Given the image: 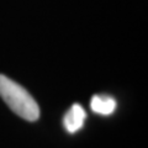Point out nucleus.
Here are the masks:
<instances>
[{
	"instance_id": "f03ea898",
	"label": "nucleus",
	"mask_w": 148,
	"mask_h": 148,
	"mask_svg": "<svg viewBox=\"0 0 148 148\" xmlns=\"http://www.w3.org/2000/svg\"><path fill=\"white\" fill-rule=\"evenodd\" d=\"M86 117V114L84 109L82 108L79 104H74L71 110L67 112V115L64 116V126H66L67 131L74 133L78 130H80L84 125V120Z\"/></svg>"
},
{
	"instance_id": "7ed1b4c3",
	"label": "nucleus",
	"mask_w": 148,
	"mask_h": 148,
	"mask_svg": "<svg viewBox=\"0 0 148 148\" xmlns=\"http://www.w3.org/2000/svg\"><path fill=\"white\" fill-rule=\"evenodd\" d=\"M90 108L99 115H110L116 109V101L111 96L94 95L90 101Z\"/></svg>"
},
{
	"instance_id": "f257e3e1",
	"label": "nucleus",
	"mask_w": 148,
	"mask_h": 148,
	"mask_svg": "<svg viewBox=\"0 0 148 148\" xmlns=\"http://www.w3.org/2000/svg\"><path fill=\"white\" fill-rule=\"evenodd\" d=\"M0 96L5 104L26 121H36L40 117V108L36 100L24 86L0 74Z\"/></svg>"
}]
</instances>
